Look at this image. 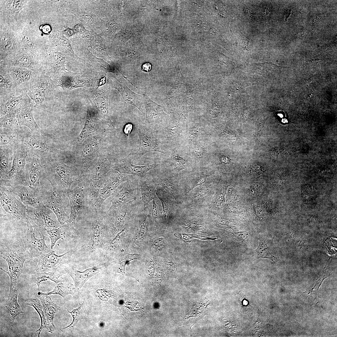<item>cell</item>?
Masks as SVG:
<instances>
[{
  "label": "cell",
  "instance_id": "1",
  "mask_svg": "<svg viewBox=\"0 0 337 337\" xmlns=\"http://www.w3.org/2000/svg\"><path fill=\"white\" fill-rule=\"evenodd\" d=\"M1 221H6L16 228L28 227L27 207L9 190L0 186Z\"/></svg>",
  "mask_w": 337,
  "mask_h": 337
},
{
  "label": "cell",
  "instance_id": "2",
  "mask_svg": "<svg viewBox=\"0 0 337 337\" xmlns=\"http://www.w3.org/2000/svg\"><path fill=\"white\" fill-rule=\"evenodd\" d=\"M43 168V178L56 190L68 194L73 181V169L62 163L53 161L48 157L41 159Z\"/></svg>",
  "mask_w": 337,
  "mask_h": 337
},
{
  "label": "cell",
  "instance_id": "3",
  "mask_svg": "<svg viewBox=\"0 0 337 337\" xmlns=\"http://www.w3.org/2000/svg\"><path fill=\"white\" fill-rule=\"evenodd\" d=\"M43 179L39 187L41 202L54 213L61 225L68 223V194L55 190L51 184L46 186Z\"/></svg>",
  "mask_w": 337,
  "mask_h": 337
},
{
  "label": "cell",
  "instance_id": "4",
  "mask_svg": "<svg viewBox=\"0 0 337 337\" xmlns=\"http://www.w3.org/2000/svg\"><path fill=\"white\" fill-rule=\"evenodd\" d=\"M27 207L28 225L42 234L46 228H58L61 224L54 213L41 203L38 206Z\"/></svg>",
  "mask_w": 337,
  "mask_h": 337
},
{
  "label": "cell",
  "instance_id": "5",
  "mask_svg": "<svg viewBox=\"0 0 337 337\" xmlns=\"http://www.w3.org/2000/svg\"><path fill=\"white\" fill-rule=\"evenodd\" d=\"M77 185L68 193L70 208L69 223L73 226L80 212L88 208L87 197L90 180L87 177L81 178L77 182Z\"/></svg>",
  "mask_w": 337,
  "mask_h": 337
},
{
  "label": "cell",
  "instance_id": "6",
  "mask_svg": "<svg viewBox=\"0 0 337 337\" xmlns=\"http://www.w3.org/2000/svg\"><path fill=\"white\" fill-rule=\"evenodd\" d=\"M66 58L61 53L45 46L42 51L41 71L54 81L66 73Z\"/></svg>",
  "mask_w": 337,
  "mask_h": 337
},
{
  "label": "cell",
  "instance_id": "7",
  "mask_svg": "<svg viewBox=\"0 0 337 337\" xmlns=\"http://www.w3.org/2000/svg\"><path fill=\"white\" fill-rule=\"evenodd\" d=\"M0 256L7 261L8 270H22L25 261L31 258L23 240L6 245L0 244Z\"/></svg>",
  "mask_w": 337,
  "mask_h": 337
},
{
  "label": "cell",
  "instance_id": "8",
  "mask_svg": "<svg viewBox=\"0 0 337 337\" xmlns=\"http://www.w3.org/2000/svg\"><path fill=\"white\" fill-rule=\"evenodd\" d=\"M27 153L23 147H20L15 150L11 168L7 178L0 181V186L11 187L20 184L26 185L25 171Z\"/></svg>",
  "mask_w": 337,
  "mask_h": 337
},
{
  "label": "cell",
  "instance_id": "9",
  "mask_svg": "<svg viewBox=\"0 0 337 337\" xmlns=\"http://www.w3.org/2000/svg\"><path fill=\"white\" fill-rule=\"evenodd\" d=\"M56 85L50 78L42 73L27 92L35 106L41 105L51 99Z\"/></svg>",
  "mask_w": 337,
  "mask_h": 337
},
{
  "label": "cell",
  "instance_id": "10",
  "mask_svg": "<svg viewBox=\"0 0 337 337\" xmlns=\"http://www.w3.org/2000/svg\"><path fill=\"white\" fill-rule=\"evenodd\" d=\"M10 76L20 94L27 93L28 90L42 73L22 67L0 66Z\"/></svg>",
  "mask_w": 337,
  "mask_h": 337
},
{
  "label": "cell",
  "instance_id": "11",
  "mask_svg": "<svg viewBox=\"0 0 337 337\" xmlns=\"http://www.w3.org/2000/svg\"><path fill=\"white\" fill-rule=\"evenodd\" d=\"M19 29L0 25V61L22 48Z\"/></svg>",
  "mask_w": 337,
  "mask_h": 337
},
{
  "label": "cell",
  "instance_id": "12",
  "mask_svg": "<svg viewBox=\"0 0 337 337\" xmlns=\"http://www.w3.org/2000/svg\"><path fill=\"white\" fill-rule=\"evenodd\" d=\"M27 0H0V25L18 29V17Z\"/></svg>",
  "mask_w": 337,
  "mask_h": 337
},
{
  "label": "cell",
  "instance_id": "13",
  "mask_svg": "<svg viewBox=\"0 0 337 337\" xmlns=\"http://www.w3.org/2000/svg\"><path fill=\"white\" fill-rule=\"evenodd\" d=\"M0 66L27 68L42 72V64L22 48L8 56L0 62Z\"/></svg>",
  "mask_w": 337,
  "mask_h": 337
},
{
  "label": "cell",
  "instance_id": "14",
  "mask_svg": "<svg viewBox=\"0 0 337 337\" xmlns=\"http://www.w3.org/2000/svg\"><path fill=\"white\" fill-rule=\"evenodd\" d=\"M19 32L22 49L42 65L43 46L25 23L19 24Z\"/></svg>",
  "mask_w": 337,
  "mask_h": 337
},
{
  "label": "cell",
  "instance_id": "15",
  "mask_svg": "<svg viewBox=\"0 0 337 337\" xmlns=\"http://www.w3.org/2000/svg\"><path fill=\"white\" fill-rule=\"evenodd\" d=\"M137 132L139 141V148L134 154L140 158L145 154L151 152H158L164 154L160 145V142L152 130L146 126L140 125Z\"/></svg>",
  "mask_w": 337,
  "mask_h": 337
},
{
  "label": "cell",
  "instance_id": "16",
  "mask_svg": "<svg viewBox=\"0 0 337 337\" xmlns=\"http://www.w3.org/2000/svg\"><path fill=\"white\" fill-rule=\"evenodd\" d=\"M43 168L41 158L32 154L26 158L25 178L26 185L37 188L41 185L43 177Z\"/></svg>",
  "mask_w": 337,
  "mask_h": 337
},
{
  "label": "cell",
  "instance_id": "17",
  "mask_svg": "<svg viewBox=\"0 0 337 337\" xmlns=\"http://www.w3.org/2000/svg\"><path fill=\"white\" fill-rule=\"evenodd\" d=\"M71 254V251L60 255L56 254L54 251L43 253L37 258L38 261L36 270L38 272H54L61 265L70 261Z\"/></svg>",
  "mask_w": 337,
  "mask_h": 337
},
{
  "label": "cell",
  "instance_id": "18",
  "mask_svg": "<svg viewBox=\"0 0 337 337\" xmlns=\"http://www.w3.org/2000/svg\"><path fill=\"white\" fill-rule=\"evenodd\" d=\"M33 102L27 93L23 94L22 99L17 110V117L20 126L25 125L32 132H37L40 128L36 122L32 113Z\"/></svg>",
  "mask_w": 337,
  "mask_h": 337
},
{
  "label": "cell",
  "instance_id": "19",
  "mask_svg": "<svg viewBox=\"0 0 337 337\" xmlns=\"http://www.w3.org/2000/svg\"><path fill=\"white\" fill-rule=\"evenodd\" d=\"M127 179L126 176L118 173L106 176L103 178L99 196L93 210L100 208L103 202L114 193L119 185Z\"/></svg>",
  "mask_w": 337,
  "mask_h": 337
},
{
  "label": "cell",
  "instance_id": "20",
  "mask_svg": "<svg viewBox=\"0 0 337 337\" xmlns=\"http://www.w3.org/2000/svg\"><path fill=\"white\" fill-rule=\"evenodd\" d=\"M93 211L94 215L91 220V235L88 247L90 252L102 247L103 234L105 228L103 222L104 212L100 208Z\"/></svg>",
  "mask_w": 337,
  "mask_h": 337
},
{
  "label": "cell",
  "instance_id": "21",
  "mask_svg": "<svg viewBox=\"0 0 337 337\" xmlns=\"http://www.w3.org/2000/svg\"><path fill=\"white\" fill-rule=\"evenodd\" d=\"M9 190L18 197L26 206L36 207L41 203L39 187L34 188L20 184L10 187Z\"/></svg>",
  "mask_w": 337,
  "mask_h": 337
},
{
  "label": "cell",
  "instance_id": "22",
  "mask_svg": "<svg viewBox=\"0 0 337 337\" xmlns=\"http://www.w3.org/2000/svg\"><path fill=\"white\" fill-rule=\"evenodd\" d=\"M35 231L33 228L28 225L23 239L25 247L28 252L31 258L34 257L38 258L48 249L44 234H42V238L37 239L35 237Z\"/></svg>",
  "mask_w": 337,
  "mask_h": 337
},
{
  "label": "cell",
  "instance_id": "23",
  "mask_svg": "<svg viewBox=\"0 0 337 337\" xmlns=\"http://www.w3.org/2000/svg\"><path fill=\"white\" fill-rule=\"evenodd\" d=\"M130 153L124 159L118 160L115 163L114 168L121 174H131L139 177H143L150 170L155 168L157 165L155 164L150 165H136L131 163L130 158Z\"/></svg>",
  "mask_w": 337,
  "mask_h": 337
},
{
  "label": "cell",
  "instance_id": "24",
  "mask_svg": "<svg viewBox=\"0 0 337 337\" xmlns=\"http://www.w3.org/2000/svg\"><path fill=\"white\" fill-rule=\"evenodd\" d=\"M45 46L50 47L64 55L74 56L70 42L61 32L57 30L49 37Z\"/></svg>",
  "mask_w": 337,
  "mask_h": 337
},
{
  "label": "cell",
  "instance_id": "25",
  "mask_svg": "<svg viewBox=\"0 0 337 337\" xmlns=\"http://www.w3.org/2000/svg\"><path fill=\"white\" fill-rule=\"evenodd\" d=\"M0 104L13 97L20 95L13 81L3 69L0 70Z\"/></svg>",
  "mask_w": 337,
  "mask_h": 337
},
{
  "label": "cell",
  "instance_id": "26",
  "mask_svg": "<svg viewBox=\"0 0 337 337\" xmlns=\"http://www.w3.org/2000/svg\"><path fill=\"white\" fill-rule=\"evenodd\" d=\"M37 297L42 306L44 314L46 319L49 332L53 333L55 329L54 319L56 313L61 310V308L55 304L48 295L39 291Z\"/></svg>",
  "mask_w": 337,
  "mask_h": 337
},
{
  "label": "cell",
  "instance_id": "27",
  "mask_svg": "<svg viewBox=\"0 0 337 337\" xmlns=\"http://www.w3.org/2000/svg\"><path fill=\"white\" fill-rule=\"evenodd\" d=\"M136 189L129 181L125 182L122 188L117 192L111 201L109 210L121 207L136 198Z\"/></svg>",
  "mask_w": 337,
  "mask_h": 337
},
{
  "label": "cell",
  "instance_id": "28",
  "mask_svg": "<svg viewBox=\"0 0 337 337\" xmlns=\"http://www.w3.org/2000/svg\"><path fill=\"white\" fill-rule=\"evenodd\" d=\"M104 264L88 268L82 271L70 267H66L65 271L73 279L75 287L79 289L82 287L88 279L100 271L105 266Z\"/></svg>",
  "mask_w": 337,
  "mask_h": 337
},
{
  "label": "cell",
  "instance_id": "29",
  "mask_svg": "<svg viewBox=\"0 0 337 337\" xmlns=\"http://www.w3.org/2000/svg\"><path fill=\"white\" fill-rule=\"evenodd\" d=\"M161 108L156 105H149L146 108V126L153 131L158 127V124L164 115Z\"/></svg>",
  "mask_w": 337,
  "mask_h": 337
},
{
  "label": "cell",
  "instance_id": "30",
  "mask_svg": "<svg viewBox=\"0 0 337 337\" xmlns=\"http://www.w3.org/2000/svg\"><path fill=\"white\" fill-rule=\"evenodd\" d=\"M0 150V180L6 179L12 166L13 154L11 149L1 148Z\"/></svg>",
  "mask_w": 337,
  "mask_h": 337
},
{
  "label": "cell",
  "instance_id": "31",
  "mask_svg": "<svg viewBox=\"0 0 337 337\" xmlns=\"http://www.w3.org/2000/svg\"><path fill=\"white\" fill-rule=\"evenodd\" d=\"M126 204L121 207L109 210L108 212L112 215V223L116 230L120 229L123 226L128 212V206Z\"/></svg>",
  "mask_w": 337,
  "mask_h": 337
},
{
  "label": "cell",
  "instance_id": "32",
  "mask_svg": "<svg viewBox=\"0 0 337 337\" xmlns=\"http://www.w3.org/2000/svg\"><path fill=\"white\" fill-rule=\"evenodd\" d=\"M19 291L16 289L9 293L7 302L6 306L7 312L11 321H13L16 317L23 313L20 306L17 302V296Z\"/></svg>",
  "mask_w": 337,
  "mask_h": 337
},
{
  "label": "cell",
  "instance_id": "33",
  "mask_svg": "<svg viewBox=\"0 0 337 337\" xmlns=\"http://www.w3.org/2000/svg\"><path fill=\"white\" fill-rule=\"evenodd\" d=\"M44 294L47 295H58L63 297L69 294H71L75 298H78L79 297V291L72 285L62 283L61 282L58 283L51 291Z\"/></svg>",
  "mask_w": 337,
  "mask_h": 337
},
{
  "label": "cell",
  "instance_id": "34",
  "mask_svg": "<svg viewBox=\"0 0 337 337\" xmlns=\"http://www.w3.org/2000/svg\"><path fill=\"white\" fill-rule=\"evenodd\" d=\"M26 305L33 307L39 314L41 321V324L39 329L36 331L37 336L40 337L41 332L44 328L48 329L46 319L45 317L42 306L39 299L29 298L25 300Z\"/></svg>",
  "mask_w": 337,
  "mask_h": 337
},
{
  "label": "cell",
  "instance_id": "35",
  "mask_svg": "<svg viewBox=\"0 0 337 337\" xmlns=\"http://www.w3.org/2000/svg\"><path fill=\"white\" fill-rule=\"evenodd\" d=\"M32 279L37 284L38 289L42 282L48 280L53 281L56 284L63 281L61 276L54 272H38L32 275Z\"/></svg>",
  "mask_w": 337,
  "mask_h": 337
},
{
  "label": "cell",
  "instance_id": "36",
  "mask_svg": "<svg viewBox=\"0 0 337 337\" xmlns=\"http://www.w3.org/2000/svg\"><path fill=\"white\" fill-rule=\"evenodd\" d=\"M140 186L142 200L145 207L152 200L154 199L156 190L152 184L147 181H141Z\"/></svg>",
  "mask_w": 337,
  "mask_h": 337
},
{
  "label": "cell",
  "instance_id": "37",
  "mask_svg": "<svg viewBox=\"0 0 337 337\" xmlns=\"http://www.w3.org/2000/svg\"><path fill=\"white\" fill-rule=\"evenodd\" d=\"M23 94L13 97L0 105V117L17 111V108L22 99Z\"/></svg>",
  "mask_w": 337,
  "mask_h": 337
},
{
  "label": "cell",
  "instance_id": "38",
  "mask_svg": "<svg viewBox=\"0 0 337 337\" xmlns=\"http://www.w3.org/2000/svg\"><path fill=\"white\" fill-rule=\"evenodd\" d=\"M84 305L85 299L82 303L81 304L79 302V306L77 308L74 309L71 311H69L66 308L68 312L72 315L73 319L72 322L69 325L60 329L62 332L67 333H72L75 325L78 321L82 314L84 312Z\"/></svg>",
  "mask_w": 337,
  "mask_h": 337
},
{
  "label": "cell",
  "instance_id": "39",
  "mask_svg": "<svg viewBox=\"0 0 337 337\" xmlns=\"http://www.w3.org/2000/svg\"><path fill=\"white\" fill-rule=\"evenodd\" d=\"M0 125L2 127L11 129H15L19 125L17 117V111L0 117Z\"/></svg>",
  "mask_w": 337,
  "mask_h": 337
},
{
  "label": "cell",
  "instance_id": "40",
  "mask_svg": "<svg viewBox=\"0 0 337 337\" xmlns=\"http://www.w3.org/2000/svg\"><path fill=\"white\" fill-rule=\"evenodd\" d=\"M13 134L0 135V145L4 146V147L11 149V146H14L16 149L20 147L18 144V139L16 136Z\"/></svg>",
  "mask_w": 337,
  "mask_h": 337
},
{
  "label": "cell",
  "instance_id": "41",
  "mask_svg": "<svg viewBox=\"0 0 337 337\" xmlns=\"http://www.w3.org/2000/svg\"><path fill=\"white\" fill-rule=\"evenodd\" d=\"M256 252L259 258H267L273 261L275 257L270 253L268 248L265 242L260 239V243Z\"/></svg>",
  "mask_w": 337,
  "mask_h": 337
},
{
  "label": "cell",
  "instance_id": "42",
  "mask_svg": "<svg viewBox=\"0 0 337 337\" xmlns=\"http://www.w3.org/2000/svg\"><path fill=\"white\" fill-rule=\"evenodd\" d=\"M46 232L49 235L50 239L51 248L52 249L55 244L59 239H63L61 230L59 227L58 228H53L50 230L46 229Z\"/></svg>",
  "mask_w": 337,
  "mask_h": 337
},
{
  "label": "cell",
  "instance_id": "43",
  "mask_svg": "<svg viewBox=\"0 0 337 337\" xmlns=\"http://www.w3.org/2000/svg\"><path fill=\"white\" fill-rule=\"evenodd\" d=\"M171 160L173 163V168L175 169L180 170L184 168L185 161L184 159L179 156L176 151H175L172 154Z\"/></svg>",
  "mask_w": 337,
  "mask_h": 337
},
{
  "label": "cell",
  "instance_id": "44",
  "mask_svg": "<svg viewBox=\"0 0 337 337\" xmlns=\"http://www.w3.org/2000/svg\"><path fill=\"white\" fill-rule=\"evenodd\" d=\"M178 130V126L177 125L171 124L164 129V136L167 139L173 138L177 135Z\"/></svg>",
  "mask_w": 337,
  "mask_h": 337
},
{
  "label": "cell",
  "instance_id": "45",
  "mask_svg": "<svg viewBox=\"0 0 337 337\" xmlns=\"http://www.w3.org/2000/svg\"><path fill=\"white\" fill-rule=\"evenodd\" d=\"M136 256L135 255H124L120 257L119 261L118 269H120L122 267H124L127 262L129 261L135 259Z\"/></svg>",
  "mask_w": 337,
  "mask_h": 337
},
{
  "label": "cell",
  "instance_id": "46",
  "mask_svg": "<svg viewBox=\"0 0 337 337\" xmlns=\"http://www.w3.org/2000/svg\"><path fill=\"white\" fill-rule=\"evenodd\" d=\"M193 151L195 154L198 157H201L204 156L206 152L205 148L201 146L196 147L193 149Z\"/></svg>",
  "mask_w": 337,
  "mask_h": 337
},
{
  "label": "cell",
  "instance_id": "47",
  "mask_svg": "<svg viewBox=\"0 0 337 337\" xmlns=\"http://www.w3.org/2000/svg\"><path fill=\"white\" fill-rule=\"evenodd\" d=\"M63 27L65 29L61 32L67 37H70L76 33L73 28L71 29L67 26H64Z\"/></svg>",
  "mask_w": 337,
  "mask_h": 337
},
{
  "label": "cell",
  "instance_id": "48",
  "mask_svg": "<svg viewBox=\"0 0 337 337\" xmlns=\"http://www.w3.org/2000/svg\"><path fill=\"white\" fill-rule=\"evenodd\" d=\"M159 211V207L154 199L153 201L152 206V215L154 221V222L155 219L158 216Z\"/></svg>",
  "mask_w": 337,
  "mask_h": 337
},
{
  "label": "cell",
  "instance_id": "49",
  "mask_svg": "<svg viewBox=\"0 0 337 337\" xmlns=\"http://www.w3.org/2000/svg\"><path fill=\"white\" fill-rule=\"evenodd\" d=\"M235 236L238 240L243 242L246 240L248 236V233L246 231L235 232Z\"/></svg>",
  "mask_w": 337,
  "mask_h": 337
},
{
  "label": "cell",
  "instance_id": "50",
  "mask_svg": "<svg viewBox=\"0 0 337 337\" xmlns=\"http://www.w3.org/2000/svg\"><path fill=\"white\" fill-rule=\"evenodd\" d=\"M76 33L79 32L81 33L87 34L89 32V31L86 30L82 25L77 24L73 28Z\"/></svg>",
  "mask_w": 337,
  "mask_h": 337
},
{
  "label": "cell",
  "instance_id": "51",
  "mask_svg": "<svg viewBox=\"0 0 337 337\" xmlns=\"http://www.w3.org/2000/svg\"><path fill=\"white\" fill-rule=\"evenodd\" d=\"M206 177L204 176L200 177L199 178L195 181L194 183H193L191 188L189 189L188 192H190L195 187L199 185H200L203 184L206 181Z\"/></svg>",
  "mask_w": 337,
  "mask_h": 337
},
{
  "label": "cell",
  "instance_id": "52",
  "mask_svg": "<svg viewBox=\"0 0 337 337\" xmlns=\"http://www.w3.org/2000/svg\"><path fill=\"white\" fill-rule=\"evenodd\" d=\"M249 170L251 173L257 174L261 172V166L258 164H254L249 167Z\"/></svg>",
  "mask_w": 337,
  "mask_h": 337
},
{
  "label": "cell",
  "instance_id": "53",
  "mask_svg": "<svg viewBox=\"0 0 337 337\" xmlns=\"http://www.w3.org/2000/svg\"><path fill=\"white\" fill-rule=\"evenodd\" d=\"M158 198L160 199L162 204L164 215L165 217L166 218L168 213V208L166 203L164 202L162 199L159 197Z\"/></svg>",
  "mask_w": 337,
  "mask_h": 337
},
{
  "label": "cell",
  "instance_id": "54",
  "mask_svg": "<svg viewBox=\"0 0 337 337\" xmlns=\"http://www.w3.org/2000/svg\"><path fill=\"white\" fill-rule=\"evenodd\" d=\"M142 71L148 72L151 69V65L149 63H145L142 65Z\"/></svg>",
  "mask_w": 337,
  "mask_h": 337
},
{
  "label": "cell",
  "instance_id": "55",
  "mask_svg": "<svg viewBox=\"0 0 337 337\" xmlns=\"http://www.w3.org/2000/svg\"><path fill=\"white\" fill-rule=\"evenodd\" d=\"M132 125L130 124L126 125L125 128L124 132L127 135H129L132 129Z\"/></svg>",
  "mask_w": 337,
  "mask_h": 337
},
{
  "label": "cell",
  "instance_id": "56",
  "mask_svg": "<svg viewBox=\"0 0 337 337\" xmlns=\"http://www.w3.org/2000/svg\"><path fill=\"white\" fill-rule=\"evenodd\" d=\"M307 32L306 29H301L298 32L297 36L298 37H303L307 34Z\"/></svg>",
  "mask_w": 337,
  "mask_h": 337
},
{
  "label": "cell",
  "instance_id": "57",
  "mask_svg": "<svg viewBox=\"0 0 337 337\" xmlns=\"http://www.w3.org/2000/svg\"><path fill=\"white\" fill-rule=\"evenodd\" d=\"M208 191V189L207 188H205V189H203L199 190L198 193V196L199 197L203 196H204L206 194Z\"/></svg>",
  "mask_w": 337,
  "mask_h": 337
},
{
  "label": "cell",
  "instance_id": "58",
  "mask_svg": "<svg viewBox=\"0 0 337 337\" xmlns=\"http://www.w3.org/2000/svg\"><path fill=\"white\" fill-rule=\"evenodd\" d=\"M198 127H195L193 129H192L190 132V135L192 136H195L197 134L198 132Z\"/></svg>",
  "mask_w": 337,
  "mask_h": 337
},
{
  "label": "cell",
  "instance_id": "59",
  "mask_svg": "<svg viewBox=\"0 0 337 337\" xmlns=\"http://www.w3.org/2000/svg\"><path fill=\"white\" fill-rule=\"evenodd\" d=\"M292 12L291 11H290L285 14L284 18L285 21H287L288 19L290 17L292 14Z\"/></svg>",
  "mask_w": 337,
  "mask_h": 337
},
{
  "label": "cell",
  "instance_id": "60",
  "mask_svg": "<svg viewBox=\"0 0 337 337\" xmlns=\"http://www.w3.org/2000/svg\"><path fill=\"white\" fill-rule=\"evenodd\" d=\"M106 79V77H105V76H104L102 78V79H101L100 80V81L99 83V85H98V87L103 85V84H104L105 83V81H106V79Z\"/></svg>",
  "mask_w": 337,
  "mask_h": 337
},
{
  "label": "cell",
  "instance_id": "61",
  "mask_svg": "<svg viewBox=\"0 0 337 337\" xmlns=\"http://www.w3.org/2000/svg\"><path fill=\"white\" fill-rule=\"evenodd\" d=\"M282 121L284 123H285L288 122L287 120L285 119H282Z\"/></svg>",
  "mask_w": 337,
  "mask_h": 337
},
{
  "label": "cell",
  "instance_id": "62",
  "mask_svg": "<svg viewBox=\"0 0 337 337\" xmlns=\"http://www.w3.org/2000/svg\"><path fill=\"white\" fill-rule=\"evenodd\" d=\"M278 115L281 117H282L283 116V115L282 114H279Z\"/></svg>",
  "mask_w": 337,
  "mask_h": 337
}]
</instances>
